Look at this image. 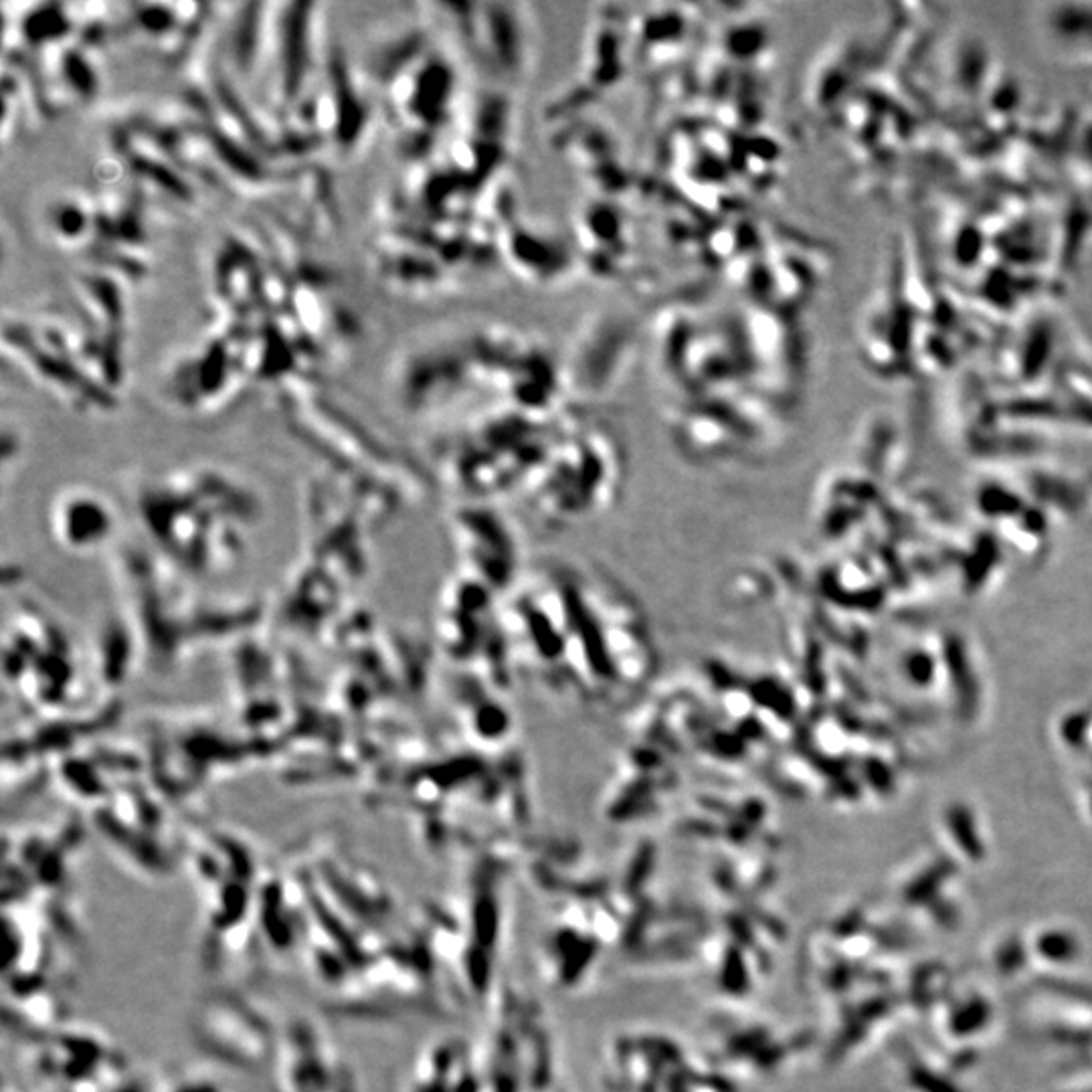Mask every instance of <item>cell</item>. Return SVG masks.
Returning a JSON list of instances; mask_svg holds the SVG:
<instances>
[{"mask_svg":"<svg viewBox=\"0 0 1092 1092\" xmlns=\"http://www.w3.org/2000/svg\"><path fill=\"white\" fill-rule=\"evenodd\" d=\"M280 1028L258 1002L233 988L205 994L189 1022L195 1048L213 1065L241 1075L270 1073Z\"/></svg>","mask_w":1092,"mask_h":1092,"instance_id":"5","label":"cell"},{"mask_svg":"<svg viewBox=\"0 0 1092 1092\" xmlns=\"http://www.w3.org/2000/svg\"><path fill=\"white\" fill-rule=\"evenodd\" d=\"M767 858H711L701 906L707 933L697 973L713 1002H750L771 977L787 931Z\"/></svg>","mask_w":1092,"mask_h":1092,"instance_id":"1","label":"cell"},{"mask_svg":"<svg viewBox=\"0 0 1092 1092\" xmlns=\"http://www.w3.org/2000/svg\"><path fill=\"white\" fill-rule=\"evenodd\" d=\"M512 874H518L514 848L480 850L457 888L415 915L459 1008L486 1010L502 986Z\"/></svg>","mask_w":1092,"mask_h":1092,"instance_id":"2","label":"cell"},{"mask_svg":"<svg viewBox=\"0 0 1092 1092\" xmlns=\"http://www.w3.org/2000/svg\"><path fill=\"white\" fill-rule=\"evenodd\" d=\"M703 1052L740 1091L783 1075L797 1052V1034L750 1002H713L703 1020Z\"/></svg>","mask_w":1092,"mask_h":1092,"instance_id":"4","label":"cell"},{"mask_svg":"<svg viewBox=\"0 0 1092 1092\" xmlns=\"http://www.w3.org/2000/svg\"><path fill=\"white\" fill-rule=\"evenodd\" d=\"M405 1092H478L474 1042L447 1036L427 1044L411 1065Z\"/></svg>","mask_w":1092,"mask_h":1092,"instance_id":"7","label":"cell"},{"mask_svg":"<svg viewBox=\"0 0 1092 1092\" xmlns=\"http://www.w3.org/2000/svg\"><path fill=\"white\" fill-rule=\"evenodd\" d=\"M270 1073L276 1092H359L357 1073L326 1028L308 1014L282 1024Z\"/></svg>","mask_w":1092,"mask_h":1092,"instance_id":"6","label":"cell"},{"mask_svg":"<svg viewBox=\"0 0 1092 1092\" xmlns=\"http://www.w3.org/2000/svg\"><path fill=\"white\" fill-rule=\"evenodd\" d=\"M601 1079L609 1092H742L701 1046L650 1028L617 1032L605 1044Z\"/></svg>","mask_w":1092,"mask_h":1092,"instance_id":"3","label":"cell"}]
</instances>
